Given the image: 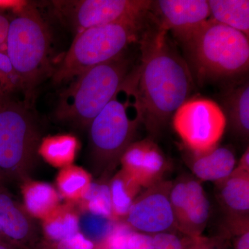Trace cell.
<instances>
[{
  "instance_id": "cell-1",
  "label": "cell",
  "mask_w": 249,
  "mask_h": 249,
  "mask_svg": "<svg viewBox=\"0 0 249 249\" xmlns=\"http://www.w3.org/2000/svg\"><path fill=\"white\" fill-rule=\"evenodd\" d=\"M140 64L127 81L141 124L152 137L163 130L194 87L191 69L158 26L145 28L139 41Z\"/></svg>"
},
{
  "instance_id": "cell-2",
  "label": "cell",
  "mask_w": 249,
  "mask_h": 249,
  "mask_svg": "<svg viewBox=\"0 0 249 249\" xmlns=\"http://www.w3.org/2000/svg\"><path fill=\"white\" fill-rule=\"evenodd\" d=\"M178 42L199 81L231 79L248 71L249 36L209 19Z\"/></svg>"
},
{
  "instance_id": "cell-3",
  "label": "cell",
  "mask_w": 249,
  "mask_h": 249,
  "mask_svg": "<svg viewBox=\"0 0 249 249\" xmlns=\"http://www.w3.org/2000/svg\"><path fill=\"white\" fill-rule=\"evenodd\" d=\"M130 67V60L122 54L83 72L60 95L57 119L77 127H89L120 91L131 73Z\"/></svg>"
},
{
  "instance_id": "cell-4",
  "label": "cell",
  "mask_w": 249,
  "mask_h": 249,
  "mask_svg": "<svg viewBox=\"0 0 249 249\" xmlns=\"http://www.w3.org/2000/svg\"><path fill=\"white\" fill-rule=\"evenodd\" d=\"M147 18L112 23L78 32L53 73V83H65L91 67L120 56L129 45L140 40L146 28Z\"/></svg>"
},
{
  "instance_id": "cell-5",
  "label": "cell",
  "mask_w": 249,
  "mask_h": 249,
  "mask_svg": "<svg viewBox=\"0 0 249 249\" xmlns=\"http://www.w3.org/2000/svg\"><path fill=\"white\" fill-rule=\"evenodd\" d=\"M50 42L47 26L36 9H24L9 24L7 56L27 101L34 98L36 88L48 71Z\"/></svg>"
},
{
  "instance_id": "cell-6",
  "label": "cell",
  "mask_w": 249,
  "mask_h": 249,
  "mask_svg": "<svg viewBox=\"0 0 249 249\" xmlns=\"http://www.w3.org/2000/svg\"><path fill=\"white\" fill-rule=\"evenodd\" d=\"M42 140L38 125L25 104L0 103V168L6 178H31Z\"/></svg>"
},
{
  "instance_id": "cell-7",
  "label": "cell",
  "mask_w": 249,
  "mask_h": 249,
  "mask_svg": "<svg viewBox=\"0 0 249 249\" xmlns=\"http://www.w3.org/2000/svg\"><path fill=\"white\" fill-rule=\"evenodd\" d=\"M126 85L128 89L127 100L119 99V91L89 127L91 166L94 173L103 178L120 163L124 150L134 142L141 124L139 117L131 119L129 116V109L135 103L134 98L133 102L129 101L131 90L127 82Z\"/></svg>"
},
{
  "instance_id": "cell-8",
  "label": "cell",
  "mask_w": 249,
  "mask_h": 249,
  "mask_svg": "<svg viewBox=\"0 0 249 249\" xmlns=\"http://www.w3.org/2000/svg\"><path fill=\"white\" fill-rule=\"evenodd\" d=\"M173 125L184 145L200 154L218 146L227 125L222 107L204 97L188 98L173 116Z\"/></svg>"
},
{
  "instance_id": "cell-9",
  "label": "cell",
  "mask_w": 249,
  "mask_h": 249,
  "mask_svg": "<svg viewBox=\"0 0 249 249\" xmlns=\"http://www.w3.org/2000/svg\"><path fill=\"white\" fill-rule=\"evenodd\" d=\"M57 14L78 33L89 28L141 19L150 14L149 0L53 1Z\"/></svg>"
},
{
  "instance_id": "cell-10",
  "label": "cell",
  "mask_w": 249,
  "mask_h": 249,
  "mask_svg": "<svg viewBox=\"0 0 249 249\" xmlns=\"http://www.w3.org/2000/svg\"><path fill=\"white\" fill-rule=\"evenodd\" d=\"M172 184L162 180L147 188L137 196L124 222L134 231L148 235L178 232L170 199Z\"/></svg>"
},
{
  "instance_id": "cell-11",
  "label": "cell",
  "mask_w": 249,
  "mask_h": 249,
  "mask_svg": "<svg viewBox=\"0 0 249 249\" xmlns=\"http://www.w3.org/2000/svg\"><path fill=\"white\" fill-rule=\"evenodd\" d=\"M178 232L191 238L201 237L210 215L211 204L200 181L188 175L173 182L170 192Z\"/></svg>"
},
{
  "instance_id": "cell-12",
  "label": "cell",
  "mask_w": 249,
  "mask_h": 249,
  "mask_svg": "<svg viewBox=\"0 0 249 249\" xmlns=\"http://www.w3.org/2000/svg\"><path fill=\"white\" fill-rule=\"evenodd\" d=\"M150 14L156 25L171 31L178 41L209 19L211 13L206 0H157L152 1Z\"/></svg>"
},
{
  "instance_id": "cell-13",
  "label": "cell",
  "mask_w": 249,
  "mask_h": 249,
  "mask_svg": "<svg viewBox=\"0 0 249 249\" xmlns=\"http://www.w3.org/2000/svg\"><path fill=\"white\" fill-rule=\"evenodd\" d=\"M120 163L121 170L145 188L162 181L170 167L164 153L151 139L132 142L123 154Z\"/></svg>"
},
{
  "instance_id": "cell-14",
  "label": "cell",
  "mask_w": 249,
  "mask_h": 249,
  "mask_svg": "<svg viewBox=\"0 0 249 249\" xmlns=\"http://www.w3.org/2000/svg\"><path fill=\"white\" fill-rule=\"evenodd\" d=\"M215 185L226 219H249V173L235 167L228 178Z\"/></svg>"
},
{
  "instance_id": "cell-15",
  "label": "cell",
  "mask_w": 249,
  "mask_h": 249,
  "mask_svg": "<svg viewBox=\"0 0 249 249\" xmlns=\"http://www.w3.org/2000/svg\"><path fill=\"white\" fill-rule=\"evenodd\" d=\"M34 219L4 188H0V225L9 240L22 242L31 239L36 231Z\"/></svg>"
},
{
  "instance_id": "cell-16",
  "label": "cell",
  "mask_w": 249,
  "mask_h": 249,
  "mask_svg": "<svg viewBox=\"0 0 249 249\" xmlns=\"http://www.w3.org/2000/svg\"><path fill=\"white\" fill-rule=\"evenodd\" d=\"M191 169L200 181L214 183L225 179L235 169L237 160L231 149L217 146L204 153H193Z\"/></svg>"
},
{
  "instance_id": "cell-17",
  "label": "cell",
  "mask_w": 249,
  "mask_h": 249,
  "mask_svg": "<svg viewBox=\"0 0 249 249\" xmlns=\"http://www.w3.org/2000/svg\"><path fill=\"white\" fill-rule=\"evenodd\" d=\"M223 111L235 135L248 139L249 135V84L248 80L235 83L222 96Z\"/></svg>"
},
{
  "instance_id": "cell-18",
  "label": "cell",
  "mask_w": 249,
  "mask_h": 249,
  "mask_svg": "<svg viewBox=\"0 0 249 249\" xmlns=\"http://www.w3.org/2000/svg\"><path fill=\"white\" fill-rule=\"evenodd\" d=\"M24 209L33 218L43 220L60 205V196L53 186L31 178L21 185Z\"/></svg>"
},
{
  "instance_id": "cell-19",
  "label": "cell",
  "mask_w": 249,
  "mask_h": 249,
  "mask_svg": "<svg viewBox=\"0 0 249 249\" xmlns=\"http://www.w3.org/2000/svg\"><path fill=\"white\" fill-rule=\"evenodd\" d=\"M45 237L52 242H59L80 232L79 211L74 203L60 204L48 217L42 220Z\"/></svg>"
},
{
  "instance_id": "cell-20",
  "label": "cell",
  "mask_w": 249,
  "mask_h": 249,
  "mask_svg": "<svg viewBox=\"0 0 249 249\" xmlns=\"http://www.w3.org/2000/svg\"><path fill=\"white\" fill-rule=\"evenodd\" d=\"M79 147L78 139L71 134L48 136L41 140L38 155L49 165L63 168L73 165Z\"/></svg>"
},
{
  "instance_id": "cell-21",
  "label": "cell",
  "mask_w": 249,
  "mask_h": 249,
  "mask_svg": "<svg viewBox=\"0 0 249 249\" xmlns=\"http://www.w3.org/2000/svg\"><path fill=\"white\" fill-rule=\"evenodd\" d=\"M210 19L249 36L248 0H210Z\"/></svg>"
},
{
  "instance_id": "cell-22",
  "label": "cell",
  "mask_w": 249,
  "mask_h": 249,
  "mask_svg": "<svg viewBox=\"0 0 249 249\" xmlns=\"http://www.w3.org/2000/svg\"><path fill=\"white\" fill-rule=\"evenodd\" d=\"M109 186L114 218L124 219L142 188L122 170L113 177Z\"/></svg>"
},
{
  "instance_id": "cell-23",
  "label": "cell",
  "mask_w": 249,
  "mask_h": 249,
  "mask_svg": "<svg viewBox=\"0 0 249 249\" xmlns=\"http://www.w3.org/2000/svg\"><path fill=\"white\" fill-rule=\"evenodd\" d=\"M91 182V174L84 168L74 165L61 168L55 179L58 194L68 202L72 203L81 199Z\"/></svg>"
},
{
  "instance_id": "cell-24",
  "label": "cell",
  "mask_w": 249,
  "mask_h": 249,
  "mask_svg": "<svg viewBox=\"0 0 249 249\" xmlns=\"http://www.w3.org/2000/svg\"><path fill=\"white\" fill-rule=\"evenodd\" d=\"M74 204L79 212H89L116 221L113 214L109 182L106 180L92 181L84 196Z\"/></svg>"
},
{
  "instance_id": "cell-25",
  "label": "cell",
  "mask_w": 249,
  "mask_h": 249,
  "mask_svg": "<svg viewBox=\"0 0 249 249\" xmlns=\"http://www.w3.org/2000/svg\"><path fill=\"white\" fill-rule=\"evenodd\" d=\"M116 222L91 213L79 212L80 232L94 245H101L106 240Z\"/></svg>"
},
{
  "instance_id": "cell-26",
  "label": "cell",
  "mask_w": 249,
  "mask_h": 249,
  "mask_svg": "<svg viewBox=\"0 0 249 249\" xmlns=\"http://www.w3.org/2000/svg\"><path fill=\"white\" fill-rule=\"evenodd\" d=\"M227 235L232 240V249H249V220L226 221Z\"/></svg>"
},
{
  "instance_id": "cell-27",
  "label": "cell",
  "mask_w": 249,
  "mask_h": 249,
  "mask_svg": "<svg viewBox=\"0 0 249 249\" xmlns=\"http://www.w3.org/2000/svg\"><path fill=\"white\" fill-rule=\"evenodd\" d=\"M179 232H166L152 235V249H186L191 243V237Z\"/></svg>"
},
{
  "instance_id": "cell-28",
  "label": "cell",
  "mask_w": 249,
  "mask_h": 249,
  "mask_svg": "<svg viewBox=\"0 0 249 249\" xmlns=\"http://www.w3.org/2000/svg\"><path fill=\"white\" fill-rule=\"evenodd\" d=\"M94 247L92 242L80 232L71 237L55 242L54 245L55 249H93Z\"/></svg>"
},
{
  "instance_id": "cell-29",
  "label": "cell",
  "mask_w": 249,
  "mask_h": 249,
  "mask_svg": "<svg viewBox=\"0 0 249 249\" xmlns=\"http://www.w3.org/2000/svg\"><path fill=\"white\" fill-rule=\"evenodd\" d=\"M227 237H199L192 239V241L186 249H227Z\"/></svg>"
},
{
  "instance_id": "cell-30",
  "label": "cell",
  "mask_w": 249,
  "mask_h": 249,
  "mask_svg": "<svg viewBox=\"0 0 249 249\" xmlns=\"http://www.w3.org/2000/svg\"><path fill=\"white\" fill-rule=\"evenodd\" d=\"M152 235L132 231L127 237V249H152Z\"/></svg>"
},
{
  "instance_id": "cell-31",
  "label": "cell",
  "mask_w": 249,
  "mask_h": 249,
  "mask_svg": "<svg viewBox=\"0 0 249 249\" xmlns=\"http://www.w3.org/2000/svg\"><path fill=\"white\" fill-rule=\"evenodd\" d=\"M0 70L6 74H9L14 71L7 55L1 53H0Z\"/></svg>"
},
{
  "instance_id": "cell-32",
  "label": "cell",
  "mask_w": 249,
  "mask_h": 249,
  "mask_svg": "<svg viewBox=\"0 0 249 249\" xmlns=\"http://www.w3.org/2000/svg\"><path fill=\"white\" fill-rule=\"evenodd\" d=\"M236 168L243 171L249 173V148L247 147L245 153L242 155L238 163L236 165Z\"/></svg>"
},
{
  "instance_id": "cell-33",
  "label": "cell",
  "mask_w": 249,
  "mask_h": 249,
  "mask_svg": "<svg viewBox=\"0 0 249 249\" xmlns=\"http://www.w3.org/2000/svg\"><path fill=\"white\" fill-rule=\"evenodd\" d=\"M9 24L6 19L0 16V43L4 42L7 37Z\"/></svg>"
},
{
  "instance_id": "cell-34",
  "label": "cell",
  "mask_w": 249,
  "mask_h": 249,
  "mask_svg": "<svg viewBox=\"0 0 249 249\" xmlns=\"http://www.w3.org/2000/svg\"><path fill=\"white\" fill-rule=\"evenodd\" d=\"M6 180H7V178H6V175L0 168V188H4V183L6 182Z\"/></svg>"
},
{
  "instance_id": "cell-35",
  "label": "cell",
  "mask_w": 249,
  "mask_h": 249,
  "mask_svg": "<svg viewBox=\"0 0 249 249\" xmlns=\"http://www.w3.org/2000/svg\"><path fill=\"white\" fill-rule=\"evenodd\" d=\"M4 240H9L7 237L5 236L4 232H3L2 229H1V225H0V242L4 243Z\"/></svg>"
},
{
  "instance_id": "cell-36",
  "label": "cell",
  "mask_w": 249,
  "mask_h": 249,
  "mask_svg": "<svg viewBox=\"0 0 249 249\" xmlns=\"http://www.w3.org/2000/svg\"><path fill=\"white\" fill-rule=\"evenodd\" d=\"M0 249H11L9 246H7L3 242H0Z\"/></svg>"
},
{
  "instance_id": "cell-37",
  "label": "cell",
  "mask_w": 249,
  "mask_h": 249,
  "mask_svg": "<svg viewBox=\"0 0 249 249\" xmlns=\"http://www.w3.org/2000/svg\"><path fill=\"white\" fill-rule=\"evenodd\" d=\"M106 249L103 248V247H101V246H98L97 248L95 249V247H94V249Z\"/></svg>"
}]
</instances>
